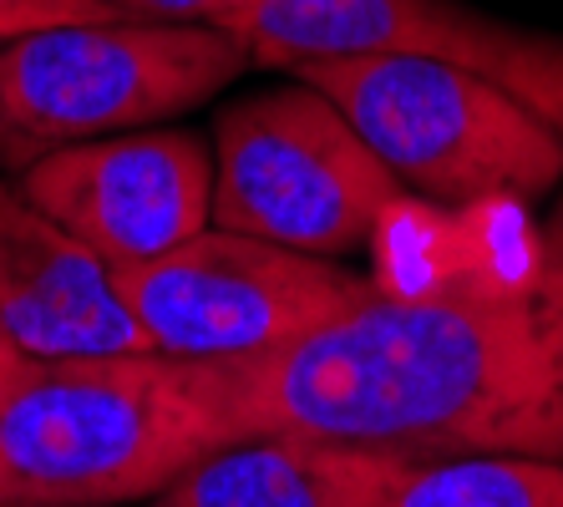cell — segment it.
I'll use <instances>...</instances> for the list:
<instances>
[{
	"mask_svg": "<svg viewBox=\"0 0 563 507\" xmlns=\"http://www.w3.org/2000/svg\"><path fill=\"white\" fill-rule=\"evenodd\" d=\"M15 355H21V351H15V345H11V340H5V335H0V371H5V365H11V361H15Z\"/></svg>",
	"mask_w": 563,
	"mask_h": 507,
	"instance_id": "9a60e30c",
	"label": "cell"
},
{
	"mask_svg": "<svg viewBox=\"0 0 563 507\" xmlns=\"http://www.w3.org/2000/svg\"><path fill=\"white\" fill-rule=\"evenodd\" d=\"M118 15H137V21H178V26H213V31H239L250 26V15L260 11V0H102Z\"/></svg>",
	"mask_w": 563,
	"mask_h": 507,
	"instance_id": "7c38bea8",
	"label": "cell"
},
{
	"mask_svg": "<svg viewBox=\"0 0 563 507\" xmlns=\"http://www.w3.org/2000/svg\"><path fill=\"white\" fill-rule=\"evenodd\" d=\"M401 203V183L310 81L239 97L213 122V223L341 260Z\"/></svg>",
	"mask_w": 563,
	"mask_h": 507,
	"instance_id": "277c9868",
	"label": "cell"
},
{
	"mask_svg": "<svg viewBox=\"0 0 563 507\" xmlns=\"http://www.w3.org/2000/svg\"><path fill=\"white\" fill-rule=\"evenodd\" d=\"M386 507H563V462L528 452H467L421 462Z\"/></svg>",
	"mask_w": 563,
	"mask_h": 507,
	"instance_id": "8fae6325",
	"label": "cell"
},
{
	"mask_svg": "<svg viewBox=\"0 0 563 507\" xmlns=\"http://www.w3.org/2000/svg\"><path fill=\"white\" fill-rule=\"evenodd\" d=\"M289 71L325 91L391 178L437 209H523L563 188V128L477 71L417 56H314Z\"/></svg>",
	"mask_w": 563,
	"mask_h": 507,
	"instance_id": "3957f363",
	"label": "cell"
},
{
	"mask_svg": "<svg viewBox=\"0 0 563 507\" xmlns=\"http://www.w3.org/2000/svg\"><path fill=\"white\" fill-rule=\"evenodd\" d=\"M250 437L223 365L173 355H15L0 371V503L118 507L157 497Z\"/></svg>",
	"mask_w": 563,
	"mask_h": 507,
	"instance_id": "7a4b0ae2",
	"label": "cell"
},
{
	"mask_svg": "<svg viewBox=\"0 0 563 507\" xmlns=\"http://www.w3.org/2000/svg\"><path fill=\"white\" fill-rule=\"evenodd\" d=\"M118 289L157 355L239 365L289 351L380 285L325 254L203 229L157 260L118 264Z\"/></svg>",
	"mask_w": 563,
	"mask_h": 507,
	"instance_id": "8992f818",
	"label": "cell"
},
{
	"mask_svg": "<svg viewBox=\"0 0 563 507\" xmlns=\"http://www.w3.org/2000/svg\"><path fill=\"white\" fill-rule=\"evenodd\" d=\"M0 507H31V503H0Z\"/></svg>",
	"mask_w": 563,
	"mask_h": 507,
	"instance_id": "2e32d148",
	"label": "cell"
},
{
	"mask_svg": "<svg viewBox=\"0 0 563 507\" xmlns=\"http://www.w3.org/2000/svg\"><path fill=\"white\" fill-rule=\"evenodd\" d=\"M31 157H41V147H31L21 132L5 122V112H0V163H11V168H26Z\"/></svg>",
	"mask_w": 563,
	"mask_h": 507,
	"instance_id": "5bb4252c",
	"label": "cell"
},
{
	"mask_svg": "<svg viewBox=\"0 0 563 507\" xmlns=\"http://www.w3.org/2000/svg\"><path fill=\"white\" fill-rule=\"evenodd\" d=\"M97 15L118 11L102 0H0V46L31 36V31L66 26V21H97Z\"/></svg>",
	"mask_w": 563,
	"mask_h": 507,
	"instance_id": "4fadbf2b",
	"label": "cell"
},
{
	"mask_svg": "<svg viewBox=\"0 0 563 507\" xmlns=\"http://www.w3.org/2000/svg\"><path fill=\"white\" fill-rule=\"evenodd\" d=\"M0 335L36 361L153 351L118 269L41 213L21 183H0Z\"/></svg>",
	"mask_w": 563,
	"mask_h": 507,
	"instance_id": "9c48e42d",
	"label": "cell"
},
{
	"mask_svg": "<svg viewBox=\"0 0 563 507\" xmlns=\"http://www.w3.org/2000/svg\"><path fill=\"white\" fill-rule=\"evenodd\" d=\"M250 66L213 26L97 15L0 46V112L31 147L112 137L194 112Z\"/></svg>",
	"mask_w": 563,
	"mask_h": 507,
	"instance_id": "5b68a950",
	"label": "cell"
},
{
	"mask_svg": "<svg viewBox=\"0 0 563 507\" xmlns=\"http://www.w3.org/2000/svg\"><path fill=\"white\" fill-rule=\"evenodd\" d=\"M223 381L250 437L310 431L417 462H563V203L518 274L483 264L376 289L289 351L223 365Z\"/></svg>",
	"mask_w": 563,
	"mask_h": 507,
	"instance_id": "6da1fadb",
	"label": "cell"
},
{
	"mask_svg": "<svg viewBox=\"0 0 563 507\" xmlns=\"http://www.w3.org/2000/svg\"><path fill=\"white\" fill-rule=\"evenodd\" d=\"M411 467H421L417 456L386 447L260 431L194 462L153 507H386Z\"/></svg>",
	"mask_w": 563,
	"mask_h": 507,
	"instance_id": "30bf717a",
	"label": "cell"
},
{
	"mask_svg": "<svg viewBox=\"0 0 563 507\" xmlns=\"http://www.w3.org/2000/svg\"><path fill=\"white\" fill-rule=\"evenodd\" d=\"M250 62L289 71L314 56H417L498 81L563 128V36L462 0H260L239 31Z\"/></svg>",
	"mask_w": 563,
	"mask_h": 507,
	"instance_id": "52a82bcc",
	"label": "cell"
},
{
	"mask_svg": "<svg viewBox=\"0 0 563 507\" xmlns=\"http://www.w3.org/2000/svg\"><path fill=\"white\" fill-rule=\"evenodd\" d=\"M21 194L112 269L203 234L213 219V153L198 132L137 128L56 143L21 168Z\"/></svg>",
	"mask_w": 563,
	"mask_h": 507,
	"instance_id": "ba28073f",
	"label": "cell"
}]
</instances>
